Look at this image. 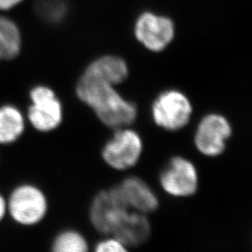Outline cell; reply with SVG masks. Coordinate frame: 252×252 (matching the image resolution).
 <instances>
[{"label": "cell", "instance_id": "1", "mask_svg": "<svg viewBox=\"0 0 252 252\" xmlns=\"http://www.w3.org/2000/svg\"><path fill=\"white\" fill-rule=\"evenodd\" d=\"M76 93L81 102L108 127L124 128L131 125L137 115L135 104L124 98L114 85L88 73L81 75Z\"/></svg>", "mask_w": 252, "mask_h": 252}, {"label": "cell", "instance_id": "2", "mask_svg": "<svg viewBox=\"0 0 252 252\" xmlns=\"http://www.w3.org/2000/svg\"><path fill=\"white\" fill-rule=\"evenodd\" d=\"M152 113L157 126L168 131H177L189 123L192 106L180 91H164L154 100Z\"/></svg>", "mask_w": 252, "mask_h": 252}, {"label": "cell", "instance_id": "3", "mask_svg": "<svg viewBox=\"0 0 252 252\" xmlns=\"http://www.w3.org/2000/svg\"><path fill=\"white\" fill-rule=\"evenodd\" d=\"M7 209L20 224L33 225L45 216L47 200L43 192L35 186L22 185L11 192Z\"/></svg>", "mask_w": 252, "mask_h": 252}, {"label": "cell", "instance_id": "4", "mask_svg": "<svg viewBox=\"0 0 252 252\" xmlns=\"http://www.w3.org/2000/svg\"><path fill=\"white\" fill-rule=\"evenodd\" d=\"M142 139L134 130L120 128L105 145L102 155L114 169L126 170L134 166L142 153Z\"/></svg>", "mask_w": 252, "mask_h": 252}, {"label": "cell", "instance_id": "5", "mask_svg": "<svg viewBox=\"0 0 252 252\" xmlns=\"http://www.w3.org/2000/svg\"><path fill=\"white\" fill-rule=\"evenodd\" d=\"M135 36L145 48L159 53L171 43L175 25L168 17L146 11L135 22Z\"/></svg>", "mask_w": 252, "mask_h": 252}, {"label": "cell", "instance_id": "6", "mask_svg": "<svg viewBox=\"0 0 252 252\" xmlns=\"http://www.w3.org/2000/svg\"><path fill=\"white\" fill-rule=\"evenodd\" d=\"M32 106L28 117L32 126L41 132L57 128L63 119V108L54 91L47 86H36L30 93Z\"/></svg>", "mask_w": 252, "mask_h": 252}, {"label": "cell", "instance_id": "7", "mask_svg": "<svg viewBox=\"0 0 252 252\" xmlns=\"http://www.w3.org/2000/svg\"><path fill=\"white\" fill-rule=\"evenodd\" d=\"M128 208L116 187L104 190L92 204L91 220L101 233H113L128 213Z\"/></svg>", "mask_w": 252, "mask_h": 252}, {"label": "cell", "instance_id": "8", "mask_svg": "<svg viewBox=\"0 0 252 252\" xmlns=\"http://www.w3.org/2000/svg\"><path fill=\"white\" fill-rule=\"evenodd\" d=\"M162 189L177 197L192 195L198 186V175L195 166L189 160L174 157L160 176Z\"/></svg>", "mask_w": 252, "mask_h": 252}, {"label": "cell", "instance_id": "9", "mask_svg": "<svg viewBox=\"0 0 252 252\" xmlns=\"http://www.w3.org/2000/svg\"><path fill=\"white\" fill-rule=\"evenodd\" d=\"M232 127L224 116L212 113L199 123L194 142L199 152L215 157L223 153L226 141L231 136Z\"/></svg>", "mask_w": 252, "mask_h": 252}, {"label": "cell", "instance_id": "10", "mask_svg": "<svg viewBox=\"0 0 252 252\" xmlns=\"http://www.w3.org/2000/svg\"><path fill=\"white\" fill-rule=\"evenodd\" d=\"M116 188L128 207L148 213L158 207V200L153 189L138 178H128Z\"/></svg>", "mask_w": 252, "mask_h": 252}, {"label": "cell", "instance_id": "11", "mask_svg": "<svg viewBox=\"0 0 252 252\" xmlns=\"http://www.w3.org/2000/svg\"><path fill=\"white\" fill-rule=\"evenodd\" d=\"M84 72L97 77L112 85H117L127 79L129 69L123 58L114 55H105L92 62Z\"/></svg>", "mask_w": 252, "mask_h": 252}, {"label": "cell", "instance_id": "12", "mask_svg": "<svg viewBox=\"0 0 252 252\" xmlns=\"http://www.w3.org/2000/svg\"><path fill=\"white\" fill-rule=\"evenodd\" d=\"M150 224L146 217L140 213L129 212L120 222L113 234L115 238L126 246H136L143 243L150 234Z\"/></svg>", "mask_w": 252, "mask_h": 252}, {"label": "cell", "instance_id": "13", "mask_svg": "<svg viewBox=\"0 0 252 252\" xmlns=\"http://www.w3.org/2000/svg\"><path fill=\"white\" fill-rule=\"evenodd\" d=\"M25 129V121L20 110L12 106L0 108V144L17 140Z\"/></svg>", "mask_w": 252, "mask_h": 252}, {"label": "cell", "instance_id": "14", "mask_svg": "<svg viewBox=\"0 0 252 252\" xmlns=\"http://www.w3.org/2000/svg\"><path fill=\"white\" fill-rule=\"evenodd\" d=\"M21 50V34L17 26L9 19L0 16V59L16 57Z\"/></svg>", "mask_w": 252, "mask_h": 252}, {"label": "cell", "instance_id": "15", "mask_svg": "<svg viewBox=\"0 0 252 252\" xmlns=\"http://www.w3.org/2000/svg\"><path fill=\"white\" fill-rule=\"evenodd\" d=\"M51 252H88V245L80 233L64 231L55 238Z\"/></svg>", "mask_w": 252, "mask_h": 252}, {"label": "cell", "instance_id": "16", "mask_svg": "<svg viewBox=\"0 0 252 252\" xmlns=\"http://www.w3.org/2000/svg\"><path fill=\"white\" fill-rule=\"evenodd\" d=\"M36 9L46 20L57 22L63 18L65 12V5L63 0H38Z\"/></svg>", "mask_w": 252, "mask_h": 252}, {"label": "cell", "instance_id": "17", "mask_svg": "<svg viewBox=\"0 0 252 252\" xmlns=\"http://www.w3.org/2000/svg\"><path fill=\"white\" fill-rule=\"evenodd\" d=\"M95 252H128L126 245L119 241L117 238H108L101 241L96 246Z\"/></svg>", "mask_w": 252, "mask_h": 252}, {"label": "cell", "instance_id": "18", "mask_svg": "<svg viewBox=\"0 0 252 252\" xmlns=\"http://www.w3.org/2000/svg\"><path fill=\"white\" fill-rule=\"evenodd\" d=\"M23 0H0V9H9L18 5Z\"/></svg>", "mask_w": 252, "mask_h": 252}, {"label": "cell", "instance_id": "19", "mask_svg": "<svg viewBox=\"0 0 252 252\" xmlns=\"http://www.w3.org/2000/svg\"><path fill=\"white\" fill-rule=\"evenodd\" d=\"M7 211V203L2 195H0V220L4 218Z\"/></svg>", "mask_w": 252, "mask_h": 252}]
</instances>
